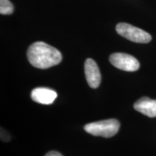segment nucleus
<instances>
[{
  "label": "nucleus",
  "mask_w": 156,
  "mask_h": 156,
  "mask_svg": "<svg viewBox=\"0 0 156 156\" xmlns=\"http://www.w3.org/2000/svg\"><path fill=\"white\" fill-rule=\"evenodd\" d=\"M27 56L31 65L38 69H48L54 67L62 60L59 51L42 41L30 45L27 51Z\"/></svg>",
  "instance_id": "f257e3e1"
},
{
  "label": "nucleus",
  "mask_w": 156,
  "mask_h": 156,
  "mask_svg": "<svg viewBox=\"0 0 156 156\" xmlns=\"http://www.w3.org/2000/svg\"><path fill=\"white\" fill-rule=\"evenodd\" d=\"M120 124L114 119L92 122L85 126V130L93 136L112 137L119 132Z\"/></svg>",
  "instance_id": "f03ea898"
},
{
  "label": "nucleus",
  "mask_w": 156,
  "mask_h": 156,
  "mask_svg": "<svg viewBox=\"0 0 156 156\" xmlns=\"http://www.w3.org/2000/svg\"><path fill=\"white\" fill-rule=\"evenodd\" d=\"M116 32L120 36L132 42L147 44L152 40V37L146 31L125 23H120L116 27Z\"/></svg>",
  "instance_id": "7ed1b4c3"
},
{
  "label": "nucleus",
  "mask_w": 156,
  "mask_h": 156,
  "mask_svg": "<svg viewBox=\"0 0 156 156\" xmlns=\"http://www.w3.org/2000/svg\"><path fill=\"white\" fill-rule=\"evenodd\" d=\"M109 61L115 67L126 72H134L140 68V62L138 60L127 54H112L109 57Z\"/></svg>",
  "instance_id": "20e7f679"
},
{
  "label": "nucleus",
  "mask_w": 156,
  "mask_h": 156,
  "mask_svg": "<svg viewBox=\"0 0 156 156\" xmlns=\"http://www.w3.org/2000/svg\"><path fill=\"white\" fill-rule=\"evenodd\" d=\"M85 73L89 86L97 88L100 85L101 75L97 64L92 58H87L85 62Z\"/></svg>",
  "instance_id": "39448f33"
},
{
  "label": "nucleus",
  "mask_w": 156,
  "mask_h": 156,
  "mask_svg": "<svg viewBox=\"0 0 156 156\" xmlns=\"http://www.w3.org/2000/svg\"><path fill=\"white\" fill-rule=\"evenodd\" d=\"M57 93L56 91L47 87H36L31 92L32 100L41 104H51L55 101Z\"/></svg>",
  "instance_id": "423d86ee"
},
{
  "label": "nucleus",
  "mask_w": 156,
  "mask_h": 156,
  "mask_svg": "<svg viewBox=\"0 0 156 156\" xmlns=\"http://www.w3.org/2000/svg\"><path fill=\"white\" fill-rule=\"evenodd\" d=\"M134 108L136 112L148 117H156V100L147 97L141 98L134 103Z\"/></svg>",
  "instance_id": "0eeeda50"
},
{
  "label": "nucleus",
  "mask_w": 156,
  "mask_h": 156,
  "mask_svg": "<svg viewBox=\"0 0 156 156\" xmlns=\"http://www.w3.org/2000/svg\"><path fill=\"white\" fill-rule=\"evenodd\" d=\"M14 11V6L9 0H0V13L11 15Z\"/></svg>",
  "instance_id": "6e6552de"
},
{
  "label": "nucleus",
  "mask_w": 156,
  "mask_h": 156,
  "mask_svg": "<svg viewBox=\"0 0 156 156\" xmlns=\"http://www.w3.org/2000/svg\"><path fill=\"white\" fill-rule=\"evenodd\" d=\"M45 156H62V155L56 151H50L48 153H46Z\"/></svg>",
  "instance_id": "1a4fd4ad"
}]
</instances>
